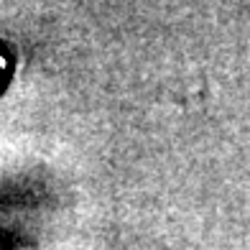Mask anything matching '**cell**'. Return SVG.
I'll return each mask as SVG.
<instances>
[{
    "mask_svg": "<svg viewBox=\"0 0 250 250\" xmlns=\"http://www.w3.org/2000/svg\"><path fill=\"white\" fill-rule=\"evenodd\" d=\"M8 72H10V62H8V54H5V49L0 46V87H3V82H5Z\"/></svg>",
    "mask_w": 250,
    "mask_h": 250,
    "instance_id": "1",
    "label": "cell"
}]
</instances>
